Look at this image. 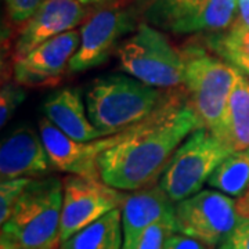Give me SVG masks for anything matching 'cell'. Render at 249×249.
I'll use <instances>...</instances> for the list:
<instances>
[{"label":"cell","mask_w":249,"mask_h":249,"mask_svg":"<svg viewBox=\"0 0 249 249\" xmlns=\"http://www.w3.org/2000/svg\"><path fill=\"white\" fill-rule=\"evenodd\" d=\"M184 89H168L158 108L97 160L104 183L122 191L154 186L181 142L199 129Z\"/></svg>","instance_id":"1"},{"label":"cell","mask_w":249,"mask_h":249,"mask_svg":"<svg viewBox=\"0 0 249 249\" xmlns=\"http://www.w3.org/2000/svg\"><path fill=\"white\" fill-rule=\"evenodd\" d=\"M62 187L57 178H32L1 224L0 249H61Z\"/></svg>","instance_id":"2"},{"label":"cell","mask_w":249,"mask_h":249,"mask_svg":"<svg viewBox=\"0 0 249 249\" xmlns=\"http://www.w3.org/2000/svg\"><path fill=\"white\" fill-rule=\"evenodd\" d=\"M165 94V89L148 86L127 73H115L94 80L85 103L91 124L107 137L151 115Z\"/></svg>","instance_id":"3"},{"label":"cell","mask_w":249,"mask_h":249,"mask_svg":"<svg viewBox=\"0 0 249 249\" xmlns=\"http://www.w3.org/2000/svg\"><path fill=\"white\" fill-rule=\"evenodd\" d=\"M184 57V90L201 127L216 134L240 71L217 57L211 49L187 45Z\"/></svg>","instance_id":"4"},{"label":"cell","mask_w":249,"mask_h":249,"mask_svg":"<svg viewBox=\"0 0 249 249\" xmlns=\"http://www.w3.org/2000/svg\"><path fill=\"white\" fill-rule=\"evenodd\" d=\"M119 67L127 75L158 89H176L184 82V57L160 31L142 22L118 45Z\"/></svg>","instance_id":"5"},{"label":"cell","mask_w":249,"mask_h":249,"mask_svg":"<svg viewBox=\"0 0 249 249\" xmlns=\"http://www.w3.org/2000/svg\"><path fill=\"white\" fill-rule=\"evenodd\" d=\"M231 150L211 130L199 127L187 137L162 172L160 186L178 204L196 196Z\"/></svg>","instance_id":"6"},{"label":"cell","mask_w":249,"mask_h":249,"mask_svg":"<svg viewBox=\"0 0 249 249\" xmlns=\"http://www.w3.org/2000/svg\"><path fill=\"white\" fill-rule=\"evenodd\" d=\"M85 21L80 46L72 57L68 72L96 68L109 58L119 40L139 27L140 10L132 0H108Z\"/></svg>","instance_id":"7"},{"label":"cell","mask_w":249,"mask_h":249,"mask_svg":"<svg viewBox=\"0 0 249 249\" xmlns=\"http://www.w3.org/2000/svg\"><path fill=\"white\" fill-rule=\"evenodd\" d=\"M241 220L237 201L217 190H201L176 204L178 231L211 249L219 248L229 240Z\"/></svg>","instance_id":"8"},{"label":"cell","mask_w":249,"mask_h":249,"mask_svg":"<svg viewBox=\"0 0 249 249\" xmlns=\"http://www.w3.org/2000/svg\"><path fill=\"white\" fill-rule=\"evenodd\" d=\"M61 242L96 222L101 216L122 208L127 194L103 178L67 176L62 181Z\"/></svg>","instance_id":"9"},{"label":"cell","mask_w":249,"mask_h":249,"mask_svg":"<svg viewBox=\"0 0 249 249\" xmlns=\"http://www.w3.org/2000/svg\"><path fill=\"white\" fill-rule=\"evenodd\" d=\"M237 0H163L142 13L151 25L175 34L222 32L234 21Z\"/></svg>","instance_id":"10"},{"label":"cell","mask_w":249,"mask_h":249,"mask_svg":"<svg viewBox=\"0 0 249 249\" xmlns=\"http://www.w3.org/2000/svg\"><path fill=\"white\" fill-rule=\"evenodd\" d=\"M137 126L139 124L127 127L121 133L91 142H78L62 133L47 118H42L39 122V132L54 169L83 178H101L97 166L98 157L127 139Z\"/></svg>","instance_id":"11"},{"label":"cell","mask_w":249,"mask_h":249,"mask_svg":"<svg viewBox=\"0 0 249 249\" xmlns=\"http://www.w3.org/2000/svg\"><path fill=\"white\" fill-rule=\"evenodd\" d=\"M79 46L80 34L76 29L46 40L14 61L13 76L16 83L29 88L57 85L68 71L70 62Z\"/></svg>","instance_id":"12"},{"label":"cell","mask_w":249,"mask_h":249,"mask_svg":"<svg viewBox=\"0 0 249 249\" xmlns=\"http://www.w3.org/2000/svg\"><path fill=\"white\" fill-rule=\"evenodd\" d=\"M88 6L78 0H45L19 32L13 50L14 61L54 36L75 29L88 19Z\"/></svg>","instance_id":"13"},{"label":"cell","mask_w":249,"mask_h":249,"mask_svg":"<svg viewBox=\"0 0 249 249\" xmlns=\"http://www.w3.org/2000/svg\"><path fill=\"white\" fill-rule=\"evenodd\" d=\"M124 247L132 249L147 227L160 220L176 219V204L158 184L127 194L122 205Z\"/></svg>","instance_id":"14"},{"label":"cell","mask_w":249,"mask_h":249,"mask_svg":"<svg viewBox=\"0 0 249 249\" xmlns=\"http://www.w3.org/2000/svg\"><path fill=\"white\" fill-rule=\"evenodd\" d=\"M53 168L42 137L31 127L14 130L0 148L1 180L35 178L46 175Z\"/></svg>","instance_id":"15"},{"label":"cell","mask_w":249,"mask_h":249,"mask_svg":"<svg viewBox=\"0 0 249 249\" xmlns=\"http://www.w3.org/2000/svg\"><path fill=\"white\" fill-rule=\"evenodd\" d=\"M43 112L62 133L78 142H91L106 137L91 124L79 90L65 88L50 94L43 103Z\"/></svg>","instance_id":"16"},{"label":"cell","mask_w":249,"mask_h":249,"mask_svg":"<svg viewBox=\"0 0 249 249\" xmlns=\"http://www.w3.org/2000/svg\"><path fill=\"white\" fill-rule=\"evenodd\" d=\"M214 136L231 152L249 148V79L241 71L230 93L220 127Z\"/></svg>","instance_id":"17"},{"label":"cell","mask_w":249,"mask_h":249,"mask_svg":"<svg viewBox=\"0 0 249 249\" xmlns=\"http://www.w3.org/2000/svg\"><path fill=\"white\" fill-rule=\"evenodd\" d=\"M122 209L116 208L64 241L61 249H122Z\"/></svg>","instance_id":"18"},{"label":"cell","mask_w":249,"mask_h":249,"mask_svg":"<svg viewBox=\"0 0 249 249\" xmlns=\"http://www.w3.org/2000/svg\"><path fill=\"white\" fill-rule=\"evenodd\" d=\"M208 186L230 196H242L249 188V148L230 154L216 168Z\"/></svg>","instance_id":"19"},{"label":"cell","mask_w":249,"mask_h":249,"mask_svg":"<svg viewBox=\"0 0 249 249\" xmlns=\"http://www.w3.org/2000/svg\"><path fill=\"white\" fill-rule=\"evenodd\" d=\"M208 47L234 67L249 62V29L231 24L206 37Z\"/></svg>","instance_id":"20"},{"label":"cell","mask_w":249,"mask_h":249,"mask_svg":"<svg viewBox=\"0 0 249 249\" xmlns=\"http://www.w3.org/2000/svg\"><path fill=\"white\" fill-rule=\"evenodd\" d=\"M31 178H18L1 180L0 184V223H6L13 213L18 199L25 191Z\"/></svg>","instance_id":"21"},{"label":"cell","mask_w":249,"mask_h":249,"mask_svg":"<svg viewBox=\"0 0 249 249\" xmlns=\"http://www.w3.org/2000/svg\"><path fill=\"white\" fill-rule=\"evenodd\" d=\"M175 232H178L176 219L154 223L145 229L132 249H163L168 237Z\"/></svg>","instance_id":"22"},{"label":"cell","mask_w":249,"mask_h":249,"mask_svg":"<svg viewBox=\"0 0 249 249\" xmlns=\"http://www.w3.org/2000/svg\"><path fill=\"white\" fill-rule=\"evenodd\" d=\"M25 90L18 83H4L0 93V124L4 127L17 107L25 100Z\"/></svg>","instance_id":"23"},{"label":"cell","mask_w":249,"mask_h":249,"mask_svg":"<svg viewBox=\"0 0 249 249\" xmlns=\"http://www.w3.org/2000/svg\"><path fill=\"white\" fill-rule=\"evenodd\" d=\"M10 19L14 24H24L36 13L45 0H4Z\"/></svg>","instance_id":"24"},{"label":"cell","mask_w":249,"mask_h":249,"mask_svg":"<svg viewBox=\"0 0 249 249\" xmlns=\"http://www.w3.org/2000/svg\"><path fill=\"white\" fill-rule=\"evenodd\" d=\"M217 249H249V217L242 219L231 237Z\"/></svg>","instance_id":"25"},{"label":"cell","mask_w":249,"mask_h":249,"mask_svg":"<svg viewBox=\"0 0 249 249\" xmlns=\"http://www.w3.org/2000/svg\"><path fill=\"white\" fill-rule=\"evenodd\" d=\"M163 249H211L204 242L196 240L193 237L184 235L181 232H175L165 242Z\"/></svg>","instance_id":"26"},{"label":"cell","mask_w":249,"mask_h":249,"mask_svg":"<svg viewBox=\"0 0 249 249\" xmlns=\"http://www.w3.org/2000/svg\"><path fill=\"white\" fill-rule=\"evenodd\" d=\"M232 24L249 29V0H237L235 17Z\"/></svg>","instance_id":"27"},{"label":"cell","mask_w":249,"mask_h":249,"mask_svg":"<svg viewBox=\"0 0 249 249\" xmlns=\"http://www.w3.org/2000/svg\"><path fill=\"white\" fill-rule=\"evenodd\" d=\"M237 211H238V214L242 219L249 217V188L244 196L238 198V201H237Z\"/></svg>","instance_id":"28"},{"label":"cell","mask_w":249,"mask_h":249,"mask_svg":"<svg viewBox=\"0 0 249 249\" xmlns=\"http://www.w3.org/2000/svg\"><path fill=\"white\" fill-rule=\"evenodd\" d=\"M134 4L137 6V9L140 10V13H142L145 9H148L152 4H157L160 1H163V0H132Z\"/></svg>","instance_id":"29"},{"label":"cell","mask_w":249,"mask_h":249,"mask_svg":"<svg viewBox=\"0 0 249 249\" xmlns=\"http://www.w3.org/2000/svg\"><path fill=\"white\" fill-rule=\"evenodd\" d=\"M80 1L82 4H85V6H91V4H103V3H106L108 0H78Z\"/></svg>","instance_id":"30"},{"label":"cell","mask_w":249,"mask_h":249,"mask_svg":"<svg viewBox=\"0 0 249 249\" xmlns=\"http://www.w3.org/2000/svg\"><path fill=\"white\" fill-rule=\"evenodd\" d=\"M235 68H238L242 73H245L247 76H249V62H247V64H241V65L235 67Z\"/></svg>","instance_id":"31"}]
</instances>
